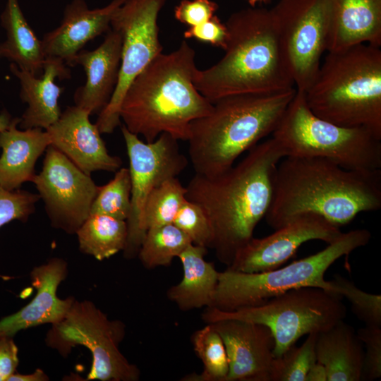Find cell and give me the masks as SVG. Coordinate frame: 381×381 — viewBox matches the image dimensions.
<instances>
[{
  "instance_id": "6da1fadb",
  "label": "cell",
  "mask_w": 381,
  "mask_h": 381,
  "mask_svg": "<svg viewBox=\"0 0 381 381\" xmlns=\"http://www.w3.org/2000/svg\"><path fill=\"white\" fill-rule=\"evenodd\" d=\"M284 157L272 137L248 150L227 171L214 176L195 174L186 186V199L197 204L209 221L210 248L226 265L253 237L265 218L272 198L274 174Z\"/></svg>"
},
{
  "instance_id": "7a4b0ae2",
  "label": "cell",
  "mask_w": 381,
  "mask_h": 381,
  "mask_svg": "<svg viewBox=\"0 0 381 381\" xmlns=\"http://www.w3.org/2000/svg\"><path fill=\"white\" fill-rule=\"evenodd\" d=\"M380 208L381 169L353 170L325 157L287 156L275 169L265 218L277 229L314 214L340 228L361 212Z\"/></svg>"
},
{
  "instance_id": "3957f363",
  "label": "cell",
  "mask_w": 381,
  "mask_h": 381,
  "mask_svg": "<svg viewBox=\"0 0 381 381\" xmlns=\"http://www.w3.org/2000/svg\"><path fill=\"white\" fill-rule=\"evenodd\" d=\"M194 49L185 41L169 54L155 56L134 78L123 98L120 119L145 142L168 133L187 141L192 121L208 114L213 104L195 87Z\"/></svg>"
},
{
  "instance_id": "277c9868",
  "label": "cell",
  "mask_w": 381,
  "mask_h": 381,
  "mask_svg": "<svg viewBox=\"0 0 381 381\" xmlns=\"http://www.w3.org/2000/svg\"><path fill=\"white\" fill-rule=\"evenodd\" d=\"M225 54L193 83L211 103L232 95L276 92L294 87L284 62L271 10L250 7L232 13Z\"/></svg>"
},
{
  "instance_id": "5b68a950",
  "label": "cell",
  "mask_w": 381,
  "mask_h": 381,
  "mask_svg": "<svg viewBox=\"0 0 381 381\" xmlns=\"http://www.w3.org/2000/svg\"><path fill=\"white\" fill-rule=\"evenodd\" d=\"M296 88L229 95L190 125L188 155L195 174L214 176L234 166L238 157L272 134Z\"/></svg>"
},
{
  "instance_id": "8992f818",
  "label": "cell",
  "mask_w": 381,
  "mask_h": 381,
  "mask_svg": "<svg viewBox=\"0 0 381 381\" xmlns=\"http://www.w3.org/2000/svg\"><path fill=\"white\" fill-rule=\"evenodd\" d=\"M358 44L327 54L308 90L310 111L348 128H365L381 138V50Z\"/></svg>"
},
{
  "instance_id": "52a82bcc",
  "label": "cell",
  "mask_w": 381,
  "mask_h": 381,
  "mask_svg": "<svg viewBox=\"0 0 381 381\" xmlns=\"http://www.w3.org/2000/svg\"><path fill=\"white\" fill-rule=\"evenodd\" d=\"M370 232L358 229L343 233L323 250L277 269L247 273L226 268L219 272L213 307L222 311L261 305L289 290L314 286L334 292L325 273L338 259L367 245Z\"/></svg>"
},
{
  "instance_id": "ba28073f",
  "label": "cell",
  "mask_w": 381,
  "mask_h": 381,
  "mask_svg": "<svg viewBox=\"0 0 381 381\" xmlns=\"http://www.w3.org/2000/svg\"><path fill=\"white\" fill-rule=\"evenodd\" d=\"M272 138L285 157H320L344 168L381 169V138L365 128L339 126L315 116L296 90Z\"/></svg>"
},
{
  "instance_id": "9c48e42d",
  "label": "cell",
  "mask_w": 381,
  "mask_h": 381,
  "mask_svg": "<svg viewBox=\"0 0 381 381\" xmlns=\"http://www.w3.org/2000/svg\"><path fill=\"white\" fill-rule=\"evenodd\" d=\"M342 297L314 286L291 289L264 303L234 311L206 307L201 315L207 324L222 319H237L267 326L274 340V356L279 357L305 334L325 331L346 315Z\"/></svg>"
},
{
  "instance_id": "30bf717a",
  "label": "cell",
  "mask_w": 381,
  "mask_h": 381,
  "mask_svg": "<svg viewBox=\"0 0 381 381\" xmlns=\"http://www.w3.org/2000/svg\"><path fill=\"white\" fill-rule=\"evenodd\" d=\"M124 335L122 322L109 320L90 301L74 300L65 317L52 325L47 343L65 356L76 345L89 349L92 363L87 380L137 381L140 370L119 349Z\"/></svg>"
},
{
  "instance_id": "8fae6325",
  "label": "cell",
  "mask_w": 381,
  "mask_h": 381,
  "mask_svg": "<svg viewBox=\"0 0 381 381\" xmlns=\"http://www.w3.org/2000/svg\"><path fill=\"white\" fill-rule=\"evenodd\" d=\"M281 51L296 90L313 83L327 52L332 7L329 0H280L270 9Z\"/></svg>"
},
{
  "instance_id": "7c38bea8",
  "label": "cell",
  "mask_w": 381,
  "mask_h": 381,
  "mask_svg": "<svg viewBox=\"0 0 381 381\" xmlns=\"http://www.w3.org/2000/svg\"><path fill=\"white\" fill-rule=\"evenodd\" d=\"M166 0H126L113 16L111 25L122 37L118 81L112 96L95 123L101 133H111L120 124V107L134 78L163 47L157 18Z\"/></svg>"
},
{
  "instance_id": "4fadbf2b",
  "label": "cell",
  "mask_w": 381,
  "mask_h": 381,
  "mask_svg": "<svg viewBox=\"0 0 381 381\" xmlns=\"http://www.w3.org/2000/svg\"><path fill=\"white\" fill-rule=\"evenodd\" d=\"M122 135L129 159L131 181V209L126 219L128 236L124 255L135 257L147 232L144 210L151 192L165 180L177 177L186 168L188 159L181 152L178 140L162 133L154 141L141 140L123 125Z\"/></svg>"
},
{
  "instance_id": "5bb4252c",
  "label": "cell",
  "mask_w": 381,
  "mask_h": 381,
  "mask_svg": "<svg viewBox=\"0 0 381 381\" xmlns=\"http://www.w3.org/2000/svg\"><path fill=\"white\" fill-rule=\"evenodd\" d=\"M52 225L75 234L90 214L99 186L66 156L49 145L41 171L32 181Z\"/></svg>"
},
{
  "instance_id": "9a60e30c",
  "label": "cell",
  "mask_w": 381,
  "mask_h": 381,
  "mask_svg": "<svg viewBox=\"0 0 381 381\" xmlns=\"http://www.w3.org/2000/svg\"><path fill=\"white\" fill-rule=\"evenodd\" d=\"M342 232L323 217L303 214L263 238L253 237L235 255L227 268L247 273L262 272L280 267L299 247L312 240L330 243Z\"/></svg>"
},
{
  "instance_id": "2e32d148",
  "label": "cell",
  "mask_w": 381,
  "mask_h": 381,
  "mask_svg": "<svg viewBox=\"0 0 381 381\" xmlns=\"http://www.w3.org/2000/svg\"><path fill=\"white\" fill-rule=\"evenodd\" d=\"M208 324L224 344L229 363L225 381H270L274 340L267 326L237 319Z\"/></svg>"
},
{
  "instance_id": "e0dca14e",
  "label": "cell",
  "mask_w": 381,
  "mask_h": 381,
  "mask_svg": "<svg viewBox=\"0 0 381 381\" xmlns=\"http://www.w3.org/2000/svg\"><path fill=\"white\" fill-rule=\"evenodd\" d=\"M90 114L77 107H68L58 121L45 131L50 145L62 152L83 172H116L122 164L117 156L111 155Z\"/></svg>"
},
{
  "instance_id": "ac0fdd59",
  "label": "cell",
  "mask_w": 381,
  "mask_h": 381,
  "mask_svg": "<svg viewBox=\"0 0 381 381\" xmlns=\"http://www.w3.org/2000/svg\"><path fill=\"white\" fill-rule=\"evenodd\" d=\"M126 0L90 9L85 0H72L64 9L59 26L44 35L42 42L45 58H57L72 66L73 59L90 40L109 30L111 21Z\"/></svg>"
},
{
  "instance_id": "d6986e66",
  "label": "cell",
  "mask_w": 381,
  "mask_h": 381,
  "mask_svg": "<svg viewBox=\"0 0 381 381\" xmlns=\"http://www.w3.org/2000/svg\"><path fill=\"white\" fill-rule=\"evenodd\" d=\"M66 274V263L59 258H53L47 264L35 267L30 277L37 294L22 309L0 320V337H13L22 329L60 322L74 301L73 298L62 300L56 296L58 286Z\"/></svg>"
},
{
  "instance_id": "ffe728a7",
  "label": "cell",
  "mask_w": 381,
  "mask_h": 381,
  "mask_svg": "<svg viewBox=\"0 0 381 381\" xmlns=\"http://www.w3.org/2000/svg\"><path fill=\"white\" fill-rule=\"evenodd\" d=\"M121 50V35L111 29L97 49L80 50L73 59L72 66H82L86 74L85 85L75 92V105L90 115L99 114L112 96L118 81Z\"/></svg>"
},
{
  "instance_id": "44dd1931",
  "label": "cell",
  "mask_w": 381,
  "mask_h": 381,
  "mask_svg": "<svg viewBox=\"0 0 381 381\" xmlns=\"http://www.w3.org/2000/svg\"><path fill=\"white\" fill-rule=\"evenodd\" d=\"M66 65L59 59L45 58L44 73L41 78H37L11 64L10 71L20 82V98L28 104L20 118L18 124L21 128H40L46 130L58 121L61 114L59 99L63 88L55 83V79L70 77Z\"/></svg>"
},
{
  "instance_id": "7402d4cb",
  "label": "cell",
  "mask_w": 381,
  "mask_h": 381,
  "mask_svg": "<svg viewBox=\"0 0 381 381\" xmlns=\"http://www.w3.org/2000/svg\"><path fill=\"white\" fill-rule=\"evenodd\" d=\"M19 121L20 118H14L7 129L0 131V186L8 190L32 181L35 164L51 143L45 130H18Z\"/></svg>"
},
{
  "instance_id": "603a6c76",
  "label": "cell",
  "mask_w": 381,
  "mask_h": 381,
  "mask_svg": "<svg viewBox=\"0 0 381 381\" xmlns=\"http://www.w3.org/2000/svg\"><path fill=\"white\" fill-rule=\"evenodd\" d=\"M327 52L358 44L381 46V0H329Z\"/></svg>"
},
{
  "instance_id": "cb8c5ba5",
  "label": "cell",
  "mask_w": 381,
  "mask_h": 381,
  "mask_svg": "<svg viewBox=\"0 0 381 381\" xmlns=\"http://www.w3.org/2000/svg\"><path fill=\"white\" fill-rule=\"evenodd\" d=\"M315 356L326 369L327 381H361L363 346L344 320L318 334Z\"/></svg>"
},
{
  "instance_id": "d4e9b609",
  "label": "cell",
  "mask_w": 381,
  "mask_h": 381,
  "mask_svg": "<svg viewBox=\"0 0 381 381\" xmlns=\"http://www.w3.org/2000/svg\"><path fill=\"white\" fill-rule=\"evenodd\" d=\"M207 252V248L190 243L178 257L183 267V278L167 290V296L183 311L212 304L219 272L212 262L205 260Z\"/></svg>"
},
{
  "instance_id": "484cf974",
  "label": "cell",
  "mask_w": 381,
  "mask_h": 381,
  "mask_svg": "<svg viewBox=\"0 0 381 381\" xmlns=\"http://www.w3.org/2000/svg\"><path fill=\"white\" fill-rule=\"evenodd\" d=\"M1 23L6 38L0 44V56L37 75L45 60L42 42L27 22L18 0H6Z\"/></svg>"
},
{
  "instance_id": "4316f807",
  "label": "cell",
  "mask_w": 381,
  "mask_h": 381,
  "mask_svg": "<svg viewBox=\"0 0 381 381\" xmlns=\"http://www.w3.org/2000/svg\"><path fill=\"white\" fill-rule=\"evenodd\" d=\"M79 248L98 260L123 250L128 236L126 220L103 214H90L75 233Z\"/></svg>"
},
{
  "instance_id": "83f0119b",
  "label": "cell",
  "mask_w": 381,
  "mask_h": 381,
  "mask_svg": "<svg viewBox=\"0 0 381 381\" xmlns=\"http://www.w3.org/2000/svg\"><path fill=\"white\" fill-rule=\"evenodd\" d=\"M190 243L189 238L176 226L167 224L147 230L138 255L145 268L169 266Z\"/></svg>"
},
{
  "instance_id": "f1b7e54d",
  "label": "cell",
  "mask_w": 381,
  "mask_h": 381,
  "mask_svg": "<svg viewBox=\"0 0 381 381\" xmlns=\"http://www.w3.org/2000/svg\"><path fill=\"white\" fill-rule=\"evenodd\" d=\"M191 342L196 356L203 365L200 374L187 375L183 381H225L229 363L224 342L211 324L196 330L191 336Z\"/></svg>"
},
{
  "instance_id": "f546056e",
  "label": "cell",
  "mask_w": 381,
  "mask_h": 381,
  "mask_svg": "<svg viewBox=\"0 0 381 381\" xmlns=\"http://www.w3.org/2000/svg\"><path fill=\"white\" fill-rule=\"evenodd\" d=\"M186 188L177 177L165 180L155 188L146 201L144 225L152 227L171 224L186 200Z\"/></svg>"
},
{
  "instance_id": "4dcf8cb0",
  "label": "cell",
  "mask_w": 381,
  "mask_h": 381,
  "mask_svg": "<svg viewBox=\"0 0 381 381\" xmlns=\"http://www.w3.org/2000/svg\"><path fill=\"white\" fill-rule=\"evenodd\" d=\"M131 195L129 169L121 167L110 181L99 187L90 214H103L126 221L131 209Z\"/></svg>"
},
{
  "instance_id": "1f68e13d",
  "label": "cell",
  "mask_w": 381,
  "mask_h": 381,
  "mask_svg": "<svg viewBox=\"0 0 381 381\" xmlns=\"http://www.w3.org/2000/svg\"><path fill=\"white\" fill-rule=\"evenodd\" d=\"M318 333L308 334L303 344H295L279 357L274 358L270 381H305L311 366L317 361L315 343Z\"/></svg>"
},
{
  "instance_id": "d6a6232c",
  "label": "cell",
  "mask_w": 381,
  "mask_h": 381,
  "mask_svg": "<svg viewBox=\"0 0 381 381\" xmlns=\"http://www.w3.org/2000/svg\"><path fill=\"white\" fill-rule=\"evenodd\" d=\"M334 292L346 298L353 313L368 326L381 327V296L365 292L339 274L329 280Z\"/></svg>"
},
{
  "instance_id": "836d02e7",
  "label": "cell",
  "mask_w": 381,
  "mask_h": 381,
  "mask_svg": "<svg viewBox=\"0 0 381 381\" xmlns=\"http://www.w3.org/2000/svg\"><path fill=\"white\" fill-rule=\"evenodd\" d=\"M173 224L189 238L193 244L210 248V225L205 212L197 204L186 199Z\"/></svg>"
},
{
  "instance_id": "e575fe53",
  "label": "cell",
  "mask_w": 381,
  "mask_h": 381,
  "mask_svg": "<svg viewBox=\"0 0 381 381\" xmlns=\"http://www.w3.org/2000/svg\"><path fill=\"white\" fill-rule=\"evenodd\" d=\"M40 199L39 194L20 189L8 190L0 186V228L13 220L27 221Z\"/></svg>"
},
{
  "instance_id": "d590c367",
  "label": "cell",
  "mask_w": 381,
  "mask_h": 381,
  "mask_svg": "<svg viewBox=\"0 0 381 381\" xmlns=\"http://www.w3.org/2000/svg\"><path fill=\"white\" fill-rule=\"evenodd\" d=\"M364 345L361 381H373L381 377V327L368 326L356 332Z\"/></svg>"
},
{
  "instance_id": "8d00e7d4",
  "label": "cell",
  "mask_w": 381,
  "mask_h": 381,
  "mask_svg": "<svg viewBox=\"0 0 381 381\" xmlns=\"http://www.w3.org/2000/svg\"><path fill=\"white\" fill-rule=\"evenodd\" d=\"M218 7L211 0H181L175 7L174 17L181 23L193 27L210 20Z\"/></svg>"
},
{
  "instance_id": "74e56055",
  "label": "cell",
  "mask_w": 381,
  "mask_h": 381,
  "mask_svg": "<svg viewBox=\"0 0 381 381\" xmlns=\"http://www.w3.org/2000/svg\"><path fill=\"white\" fill-rule=\"evenodd\" d=\"M183 35L186 39L193 38L224 50L228 38V30L225 23H222L217 16H213L203 23L189 27L184 32Z\"/></svg>"
},
{
  "instance_id": "f35d334b",
  "label": "cell",
  "mask_w": 381,
  "mask_h": 381,
  "mask_svg": "<svg viewBox=\"0 0 381 381\" xmlns=\"http://www.w3.org/2000/svg\"><path fill=\"white\" fill-rule=\"evenodd\" d=\"M18 362V348L12 337H1L0 381H8V379L16 373Z\"/></svg>"
},
{
  "instance_id": "ab89813d",
  "label": "cell",
  "mask_w": 381,
  "mask_h": 381,
  "mask_svg": "<svg viewBox=\"0 0 381 381\" xmlns=\"http://www.w3.org/2000/svg\"><path fill=\"white\" fill-rule=\"evenodd\" d=\"M305 381H327V374L325 366L316 361L308 370Z\"/></svg>"
},
{
  "instance_id": "60d3db41",
  "label": "cell",
  "mask_w": 381,
  "mask_h": 381,
  "mask_svg": "<svg viewBox=\"0 0 381 381\" xmlns=\"http://www.w3.org/2000/svg\"><path fill=\"white\" fill-rule=\"evenodd\" d=\"M48 380L49 377L42 370L37 369L30 375H22L16 372L8 379V381H45Z\"/></svg>"
},
{
  "instance_id": "b9f144b4",
  "label": "cell",
  "mask_w": 381,
  "mask_h": 381,
  "mask_svg": "<svg viewBox=\"0 0 381 381\" xmlns=\"http://www.w3.org/2000/svg\"><path fill=\"white\" fill-rule=\"evenodd\" d=\"M13 119L11 114L6 110L1 111L0 113V131L7 129L10 126Z\"/></svg>"
},
{
  "instance_id": "7bdbcfd3",
  "label": "cell",
  "mask_w": 381,
  "mask_h": 381,
  "mask_svg": "<svg viewBox=\"0 0 381 381\" xmlns=\"http://www.w3.org/2000/svg\"><path fill=\"white\" fill-rule=\"evenodd\" d=\"M251 7H255L258 2H267L268 0H247Z\"/></svg>"
}]
</instances>
